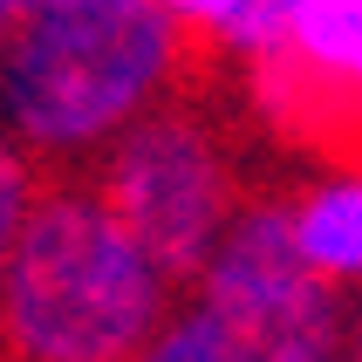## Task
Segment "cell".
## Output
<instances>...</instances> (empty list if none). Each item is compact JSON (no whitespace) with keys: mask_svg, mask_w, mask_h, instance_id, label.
Segmentation results:
<instances>
[{"mask_svg":"<svg viewBox=\"0 0 362 362\" xmlns=\"http://www.w3.org/2000/svg\"><path fill=\"white\" fill-rule=\"evenodd\" d=\"M192 301L212 308L240 342H281V335L342 328V294L308 281V267L287 246L281 199H240V212L212 240L205 267L192 274Z\"/></svg>","mask_w":362,"mask_h":362,"instance_id":"obj_4","label":"cell"},{"mask_svg":"<svg viewBox=\"0 0 362 362\" xmlns=\"http://www.w3.org/2000/svg\"><path fill=\"white\" fill-rule=\"evenodd\" d=\"M281 219H287V246L308 267V281H322L328 294L356 287V274H362V185L349 164L322 171L301 199H281Z\"/></svg>","mask_w":362,"mask_h":362,"instance_id":"obj_6","label":"cell"},{"mask_svg":"<svg viewBox=\"0 0 362 362\" xmlns=\"http://www.w3.org/2000/svg\"><path fill=\"white\" fill-rule=\"evenodd\" d=\"M240 362H349L342 328L328 335H281V342H240Z\"/></svg>","mask_w":362,"mask_h":362,"instance_id":"obj_10","label":"cell"},{"mask_svg":"<svg viewBox=\"0 0 362 362\" xmlns=\"http://www.w3.org/2000/svg\"><path fill=\"white\" fill-rule=\"evenodd\" d=\"M178 308L89 178L35 185L0 267V362H130Z\"/></svg>","mask_w":362,"mask_h":362,"instance_id":"obj_2","label":"cell"},{"mask_svg":"<svg viewBox=\"0 0 362 362\" xmlns=\"http://www.w3.org/2000/svg\"><path fill=\"white\" fill-rule=\"evenodd\" d=\"M185 62L158 0H41L0 41V144L35 171L96 164L185 82Z\"/></svg>","mask_w":362,"mask_h":362,"instance_id":"obj_1","label":"cell"},{"mask_svg":"<svg viewBox=\"0 0 362 362\" xmlns=\"http://www.w3.org/2000/svg\"><path fill=\"white\" fill-rule=\"evenodd\" d=\"M28 7H41V0H0V41H7V28H14Z\"/></svg>","mask_w":362,"mask_h":362,"instance_id":"obj_11","label":"cell"},{"mask_svg":"<svg viewBox=\"0 0 362 362\" xmlns=\"http://www.w3.org/2000/svg\"><path fill=\"white\" fill-rule=\"evenodd\" d=\"M158 7H164V21L178 28L185 55H192V62H205V55H219L226 28L240 21V7H246V0H158Z\"/></svg>","mask_w":362,"mask_h":362,"instance_id":"obj_8","label":"cell"},{"mask_svg":"<svg viewBox=\"0 0 362 362\" xmlns=\"http://www.w3.org/2000/svg\"><path fill=\"white\" fill-rule=\"evenodd\" d=\"M130 362H240V335L199 301H178Z\"/></svg>","mask_w":362,"mask_h":362,"instance_id":"obj_7","label":"cell"},{"mask_svg":"<svg viewBox=\"0 0 362 362\" xmlns=\"http://www.w3.org/2000/svg\"><path fill=\"white\" fill-rule=\"evenodd\" d=\"M89 185L171 281H192L212 253V240L226 233V219L240 212L233 144H226L219 117L185 103L178 89L164 103H151L103 151Z\"/></svg>","mask_w":362,"mask_h":362,"instance_id":"obj_3","label":"cell"},{"mask_svg":"<svg viewBox=\"0 0 362 362\" xmlns=\"http://www.w3.org/2000/svg\"><path fill=\"white\" fill-rule=\"evenodd\" d=\"M253 69V96L267 123L308 144H356V89H362V0H287L274 48Z\"/></svg>","mask_w":362,"mask_h":362,"instance_id":"obj_5","label":"cell"},{"mask_svg":"<svg viewBox=\"0 0 362 362\" xmlns=\"http://www.w3.org/2000/svg\"><path fill=\"white\" fill-rule=\"evenodd\" d=\"M35 185H41V171L21 158V151L0 144V267H7V246H14V233H21V212L35 199Z\"/></svg>","mask_w":362,"mask_h":362,"instance_id":"obj_9","label":"cell"}]
</instances>
